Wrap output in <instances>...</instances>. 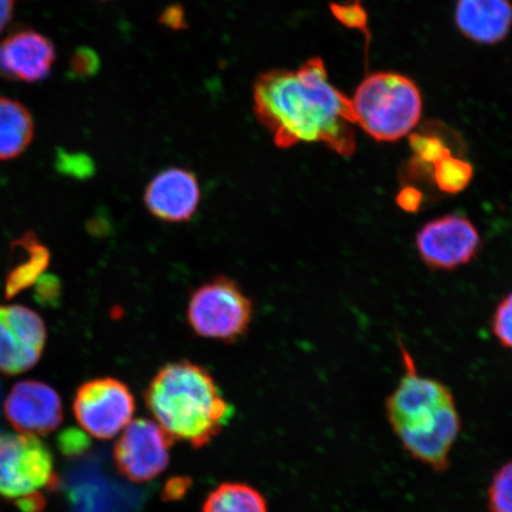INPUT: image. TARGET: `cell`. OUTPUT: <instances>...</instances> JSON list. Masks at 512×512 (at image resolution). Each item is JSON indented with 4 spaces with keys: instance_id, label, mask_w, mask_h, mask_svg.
<instances>
[{
    "instance_id": "obj_23",
    "label": "cell",
    "mask_w": 512,
    "mask_h": 512,
    "mask_svg": "<svg viewBox=\"0 0 512 512\" xmlns=\"http://www.w3.org/2000/svg\"><path fill=\"white\" fill-rule=\"evenodd\" d=\"M60 288L59 279L54 275H42L37 280L35 298L42 305L56 304L60 297Z\"/></svg>"
},
{
    "instance_id": "obj_27",
    "label": "cell",
    "mask_w": 512,
    "mask_h": 512,
    "mask_svg": "<svg viewBox=\"0 0 512 512\" xmlns=\"http://www.w3.org/2000/svg\"><path fill=\"white\" fill-rule=\"evenodd\" d=\"M160 21L171 29L187 27V25H185L184 11L179 5H172L170 8L164 10Z\"/></svg>"
},
{
    "instance_id": "obj_3",
    "label": "cell",
    "mask_w": 512,
    "mask_h": 512,
    "mask_svg": "<svg viewBox=\"0 0 512 512\" xmlns=\"http://www.w3.org/2000/svg\"><path fill=\"white\" fill-rule=\"evenodd\" d=\"M145 402L172 439L195 448L211 443L234 414L209 371L189 361L160 369L146 389Z\"/></svg>"
},
{
    "instance_id": "obj_7",
    "label": "cell",
    "mask_w": 512,
    "mask_h": 512,
    "mask_svg": "<svg viewBox=\"0 0 512 512\" xmlns=\"http://www.w3.org/2000/svg\"><path fill=\"white\" fill-rule=\"evenodd\" d=\"M73 409L83 430L105 440L114 438L131 424L136 400L124 382L102 377L82 384Z\"/></svg>"
},
{
    "instance_id": "obj_1",
    "label": "cell",
    "mask_w": 512,
    "mask_h": 512,
    "mask_svg": "<svg viewBox=\"0 0 512 512\" xmlns=\"http://www.w3.org/2000/svg\"><path fill=\"white\" fill-rule=\"evenodd\" d=\"M253 100L256 118L283 149L323 143L342 156L356 150L352 101L332 85L318 57L297 70L273 69L260 75Z\"/></svg>"
},
{
    "instance_id": "obj_8",
    "label": "cell",
    "mask_w": 512,
    "mask_h": 512,
    "mask_svg": "<svg viewBox=\"0 0 512 512\" xmlns=\"http://www.w3.org/2000/svg\"><path fill=\"white\" fill-rule=\"evenodd\" d=\"M175 440L156 421H131L114 446L118 471L134 483H145L164 472Z\"/></svg>"
},
{
    "instance_id": "obj_21",
    "label": "cell",
    "mask_w": 512,
    "mask_h": 512,
    "mask_svg": "<svg viewBox=\"0 0 512 512\" xmlns=\"http://www.w3.org/2000/svg\"><path fill=\"white\" fill-rule=\"evenodd\" d=\"M492 332L504 348L512 350V292L497 306Z\"/></svg>"
},
{
    "instance_id": "obj_14",
    "label": "cell",
    "mask_w": 512,
    "mask_h": 512,
    "mask_svg": "<svg viewBox=\"0 0 512 512\" xmlns=\"http://www.w3.org/2000/svg\"><path fill=\"white\" fill-rule=\"evenodd\" d=\"M35 136V120L21 101L0 96V160L15 159Z\"/></svg>"
},
{
    "instance_id": "obj_4",
    "label": "cell",
    "mask_w": 512,
    "mask_h": 512,
    "mask_svg": "<svg viewBox=\"0 0 512 512\" xmlns=\"http://www.w3.org/2000/svg\"><path fill=\"white\" fill-rule=\"evenodd\" d=\"M351 101L355 125L379 142H395L407 136L421 118L419 89L401 74L369 75Z\"/></svg>"
},
{
    "instance_id": "obj_6",
    "label": "cell",
    "mask_w": 512,
    "mask_h": 512,
    "mask_svg": "<svg viewBox=\"0 0 512 512\" xmlns=\"http://www.w3.org/2000/svg\"><path fill=\"white\" fill-rule=\"evenodd\" d=\"M57 486L53 456L35 435L0 434V495L21 503Z\"/></svg>"
},
{
    "instance_id": "obj_2",
    "label": "cell",
    "mask_w": 512,
    "mask_h": 512,
    "mask_svg": "<svg viewBox=\"0 0 512 512\" xmlns=\"http://www.w3.org/2000/svg\"><path fill=\"white\" fill-rule=\"evenodd\" d=\"M405 374L384 401L392 431L411 458L434 472L451 466V453L462 432V418L451 389L422 376L413 357L402 347Z\"/></svg>"
},
{
    "instance_id": "obj_13",
    "label": "cell",
    "mask_w": 512,
    "mask_h": 512,
    "mask_svg": "<svg viewBox=\"0 0 512 512\" xmlns=\"http://www.w3.org/2000/svg\"><path fill=\"white\" fill-rule=\"evenodd\" d=\"M456 23L462 34L480 44H495L508 36L512 25L509 0H458Z\"/></svg>"
},
{
    "instance_id": "obj_22",
    "label": "cell",
    "mask_w": 512,
    "mask_h": 512,
    "mask_svg": "<svg viewBox=\"0 0 512 512\" xmlns=\"http://www.w3.org/2000/svg\"><path fill=\"white\" fill-rule=\"evenodd\" d=\"M100 68L99 56L91 48H79L70 60V70L78 78H91Z\"/></svg>"
},
{
    "instance_id": "obj_5",
    "label": "cell",
    "mask_w": 512,
    "mask_h": 512,
    "mask_svg": "<svg viewBox=\"0 0 512 512\" xmlns=\"http://www.w3.org/2000/svg\"><path fill=\"white\" fill-rule=\"evenodd\" d=\"M252 318V300L227 278L202 285L190 298L189 324L203 338L235 342L246 334Z\"/></svg>"
},
{
    "instance_id": "obj_20",
    "label": "cell",
    "mask_w": 512,
    "mask_h": 512,
    "mask_svg": "<svg viewBox=\"0 0 512 512\" xmlns=\"http://www.w3.org/2000/svg\"><path fill=\"white\" fill-rule=\"evenodd\" d=\"M411 147L415 155L416 162L430 165L431 168L440 160L451 156L450 150L438 138L421 136V134H413L411 138Z\"/></svg>"
},
{
    "instance_id": "obj_24",
    "label": "cell",
    "mask_w": 512,
    "mask_h": 512,
    "mask_svg": "<svg viewBox=\"0 0 512 512\" xmlns=\"http://www.w3.org/2000/svg\"><path fill=\"white\" fill-rule=\"evenodd\" d=\"M422 202H424V195L414 187L403 188L396 196V203H398L400 209L407 211V213H418Z\"/></svg>"
},
{
    "instance_id": "obj_17",
    "label": "cell",
    "mask_w": 512,
    "mask_h": 512,
    "mask_svg": "<svg viewBox=\"0 0 512 512\" xmlns=\"http://www.w3.org/2000/svg\"><path fill=\"white\" fill-rule=\"evenodd\" d=\"M203 512H268L264 496L252 486L224 483L204 502Z\"/></svg>"
},
{
    "instance_id": "obj_28",
    "label": "cell",
    "mask_w": 512,
    "mask_h": 512,
    "mask_svg": "<svg viewBox=\"0 0 512 512\" xmlns=\"http://www.w3.org/2000/svg\"><path fill=\"white\" fill-rule=\"evenodd\" d=\"M16 0H0V34L9 27L15 16Z\"/></svg>"
},
{
    "instance_id": "obj_15",
    "label": "cell",
    "mask_w": 512,
    "mask_h": 512,
    "mask_svg": "<svg viewBox=\"0 0 512 512\" xmlns=\"http://www.w3.org/2000/svg\"><path fill=\"white\" fill-rule=\"evenodd\" d=\"M12 249L17 252L19 260L6 277V299L14 298L19 292L37 283L50 261L48 247L42 245L40 239L31 232L17 240Z\"/></svg>"
},
{
    "instance_id": "obj_10",
    "label": "cell",
    "mask_w": 512,
    "mask_h": 512,
    "mask_svg": "<svg viewBox=\"0 0 512 512\" xmlns=\"http://www.w3.org/2000/svg\"><path fill=\"white\" fill-rule=\"evenodd\" d=\"M53 41L34 29L12 31L0 41V78L37 83L49 78L56 61Z\"/></svg>"
},
{
    "instance_id": "obj_16",
    "label": "cell",
    "mask_w": 512,
    "mask_h": 512,
    "mask_svg": "<svg viewBox=\"0 0 512 512\" xmlns=\"http://www.w3.org/2000/svg\"><path fill=\"white\" fill-rule=\"evenodd\" d=\"M43 349L19 332L0 307V373H24L40 360Z\"/></svg>"
},
{
    "instance_id": "obj_11",
    "label": "cell",
    "mask_w": 512,
    "mask_h": 512,
    "mask_svg": "<svg viewBox=\"0 0 512 512\" xmlns=\"http://www.w3.org/2000/svg\"><path fill=\"white\" fill-rule=\"evenodd\" d=\"M5 415L16 430L48 434L63 420L60 395L48 384L38 381L18 382L5 402Z\"/></svg>"
},
{
    "instance_id": "obj_25",
    "label": "cell",
    "mask_w": 512,
    "mask_h": 512,
    "mask_svg": "<svg viewBox=\"0 0 512 512\" xmlns=\"http://www.w3.org/2000/svg\"><path fill=\"white\" fill-rule=\"evenodd\" d=\"M60 445L64 453H78L85 450L86 439L78 431H66L61 434Z\"/></svg>"
},
{
    "instance_id": "obj_18",
    "label": "cell",
    "mask_w": 512,
    "mask_h": 512,
    "mask_svg": "<svg viewBox=\"0 0 512 512\" xmlns=\"http://www.w3.org/2000/svg\"><path fill=\"white\" fill-rule=\"evenodd\" d=\"M432 177L440 191L456 195L469 187L473 178V166L451 155L433 166Z\"/></svg>"
},
{
    "instance_id": "obj_26",
    "label": "cell",
    "mask_w": 512,
    "mask_h": 512,
    "mask_svg": "<svg viewBox=\"0 0 512 512\" xmlns=\"http://www.w3.org/2000/svg\"><path fill=\"white\" fill-rule=\"evenodd\" d=\"M190 488V479L189 478H172L165 485V489L163 491V495L165 499H169V501H174V499L182 498Z\"/></svg>"
},
{
    "instance_id": "obj_19",
    "label": "cell",
    "mask_w": 512,
    "mask_h": 512,
    "mask_svg": "<svg viewBox=\"0 0 512 512\" xmlns=\"http://www.w3.org/2000/svg\"><path fill=\"white\" fill-rule=\"evenodd\" d=\"M490 512H512V460L498 467L486 491Z\"/></svg>"
},
{
    "instance_id": "obj_9",
    "label": "cell",
    "mask_w": 512,
    "mask_h": 512,
    "mask_svg": "<svg viewBox=\"0 0 512 512\" xmlns=\"http://www.w3.org/2000/svg\"><path fill=\"white\" fill-rule=\"evenodd\" d=\"M482 239L475 224L464 216L446 215L427 222L416 234V249L428 267L452 271L469 264Z\"/></svg>"
},
{
    "instance_id": "obj_12",
    "label": "cell",
    "mask_w": 512,
    "mask_h": 512,
    "mask_svg": "<svg viewBox=\"0 0 512 512\" xmlns=\"http://www.w3.org/2000/svg\"><path fill=\"white\" fill-rule=\"evenodd\" d=\"M145 204L157 219L184 222L196 213L201 201V189L192 172L172 168L160 172L147 185Z\"/></svg>"
}]
</instances>
